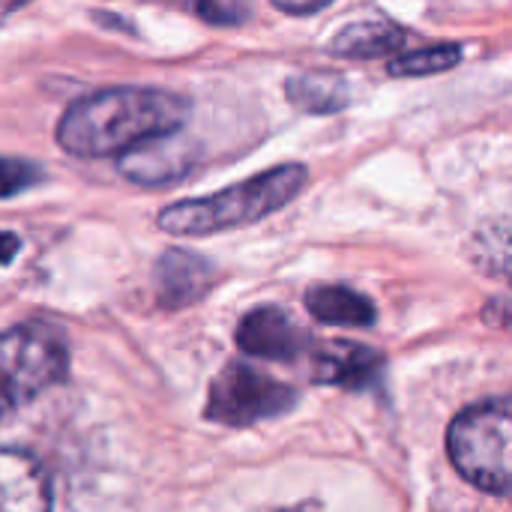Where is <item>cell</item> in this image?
<instances>
[{
  "instance_id": "cell-1",
  "label": "cell",
  "mask_w": 512,
  "mask_h": 512,
  "mask_svg": "<svg viewBox=\"0 0 512 512\" xmlns=\"http://www.w3.org/2000/svg\"><path fill=\"white\" fill-rule=\"evenodd\" d=\"M189 99L153 87H111L66 108L57 141L69 156L102 159L174 135L189 117Z\"/></svg>"
},
{
  "instance_id": "cell-2",
  "label": "cell",
  "mask_w": 512,
  "mask_h": 512,
  "mask_svg": "<svg viewBox=\"0 0 512 512\" xmlns=\"http://www.w3.org/2000/svg\"><path fill=\"white\" fill-rule=\"evenodd\" d=\"M303 186H306L303 165H279L252 180L234 183L216 195L168 204L159 213V228L174 237L240 228V225L258 222V219L282 210L288 201H294L300 195Z\"/></svg>"
},
{
  "instance_id": "cell-3",
  "label": "cell",
  "mask_w": 512,
  "mask_h": 512,
  "mask_svg": "<svg viewBox=\"0 0 512 512\" xmlns=\"http://www.w3.org/2000/svg\"><path fill=\"white\" fill-rule=\"evenodd\" d=\"M66 369L69 354L57 330L21 324L0 333V420L60 384Z\"/></svg>"
},
{
  "instance_id": "cell-4",
  "label": "cell",
  "mask_w": 512,
  "mask_h": 512,
  "mask_svg": "<svg viewBox=\"0 0 512 512\" xmlns=\"http://www.w3.org/2000/svg\"><path fill=\"white\" fill-rule=\"evenodd\" d=\"M510 402L492 399L459 414L447 435L456 471L489 495L510 492Z\"/></svg>"
},
{
  "instance_id": "cell-5",
  "label": "cell",
  "mask_w": 512,
  "mask_h": 512,
  "mask_svg": "<svg viewBox=\"0 0 512 512\" xmlns=\"http://www.w3.org/2000/svg\"><path fill=\"white\" fill-rule=\"evenodd\" d=\"M294 402L297 393L288 384L264 375L249 363H228L210 384L204 414L219 426L243 429L291 411Z\"/></svg>"
},
{
  "instance_id": "cell-6",
  "label": "cell",
  "mask_w": 512,
  "mask_h": 512,
  "mask_svg": "<svg viewBox=\"0 0 512 512\" xmlns=\"http://www.w3.org/2000/svg\"><path fill=\"white\" fill-rule=\"evenodd\" d=\"M237 345L249 357L291 363L306 348V333L276 306H261L249 312L237 327Z\"/></svg>"
},
{
  "instance_id": "cell-7",
  "label": "cell",
  "mask_w": 512,
  "mask_h": 512,
  "mask_svg": "<svg viewBox=\"0 0 512 512\" xmlns=\"http://www.w3.org/2000/svg\"><path fill=\"white\" fill-rule=\"evenodd\" d=\"M384 357L360 342H327L312 357V378L327 387L366 390L381 378Z\"/></svg>"
},
{
  "instance_id": "cell-8",
  "label": "cell",
  "mask_w": 512,
  "mask_h": 512,
  "mask_svg": "<svg viewBox=\"0 0 512 512\" xmlns=\"http://www.w3.org/2000/svg\"><path fill=\"white\" fill-rule=\"evenodd\" d=\"M0 512H51V489L42 465L0 447Z\"/></svg>"
},
{
  "instance_id": "cell-9",
  "label": "cell",
  "mask_w": 512,
  "mask_h": 512,
  "mask_svg": "<svg viewBox=\"0 0 512 512\" xmlns=\"http://www.w3.org/2000/svg\"><path fill=\"white\" fill-rule=\"evenodd\" d=\"M216 279V270L207 258L186 252V249H168L159 258L156 282H159V303L168 309H180L195 303L201 294L210 291Z\"/></svg>"
},
{
  "instance_id": "cell-10",
  "label": "cell",
  "mask_w": 512,
  "mask_h": 512,
  "mask_svg": "<svg viewBox=\"0 0 512 512\" xmlns=\"http://www.w3.org/2000/svg\"><path fill=\"white\" fill-rule=\"evenodd\" d=\"M306 309L312 318L333 327H369L375 321L372 300L345 285H312L306 291Z\"/></svg>"
},
{
  "instance_id": "cell-11",
  "label": "cell",
  "mask_w": 512,
  "mask_h": 512,
  "mask_svg": "<svg viewBox=\"0 0 512 512\" xmlns=\"http://www.w3.org/2000/svg\"><path fill=\"white\" fill-rule=\"evenodd\" d=\"M405 42V30L387 21H360L345 27L333 42L330 51L336 57H354V60H375L390 51H396Z\"/></svg>"
},
{
  "instance_id": "cell-12",
  "label": "cell",
  "mask_w": 512,
  "mask_h": 512,
  "mask_svg": "<svg viewBox=\"0 0 512 512\" xmlns=\"http://www.w3.org/2000/svg\"><path fill=\"white\" fill-rule=\"evenodd\" d=\"M168 138H171V135L156 138V141H147V144L129 150V153L120 159V171H123L126 177H132L135 183H165V180L177 177L189 162L180 159L183 144L168 156V144H171Z\"/></svg>"
},
{
  "instance_id": "cell-13",
  "label": "cell",
  "mask_w": 512,
  "mask_h": 512,
  "mask_svg": "<svg viewBox=\"0 0 512 512\" xmlns=\"http://www.w3.org/2000/svg\"><path fill=\"white\" fill-rule=\"evenodd\" d=\"M288 99L312 114H330L348 105V84L339 75H327V72H309V75H297L288 81Z\"/></svg>"
},
{
  "instance_id": "cell-14",
  "label": "cell",
  "mask_w": 512,
  "mask_h": 512,
  "mask_svg": "<svg viewBox=\"0 0 512 512\" xmlns=\"http://www.w3.org/2000/svg\"><path fill=\"white\" fill-rule=\"evenodd\" d=\"M459 60H462V45L447 42V45H429V48H420V51H405V54L393 57L387 69L396 78H417V75L447 72Z\"/></svg>"
},
{
  "instance_id": "cell-15",
  "label": "cell",
  "mask_w": 512,
  "mask_h": 512,
  "mask_svg": "<svg viewBox=\"0 0 512 512\" xmlns=\"http://www.w3.org/2000/svg\"><path fill=\"white\" fill-rule=\"evenodd\" d=\"M42 180L39 165L27 162V159H12V156H0V198H12L24 189H30L33 183Z\"/></svg>"
},
{
  "instance_id": "cell-16",
  "label": "cell",
  "mask_w": 512,
  "mask_h": 512,
  "mask_svg": "<svg viewBox=\"0 0 512 512\" xmlns=\"http://www.w3.org/2000/svg\"><path fill=\"white\" fill-rule=\"evenodd\" d=\"M195 15L210 24H243L249 18V6L243 3H198Z\"/></svg>"
},
{
  "instance_id": "cell-17",
  "label": "cell",
  "mask_w": 512,
  "mask_h": 512,
  "mask_svg": "<svg viewBox=\"0 0 512 512\" xmlns=\"http://www.w3.org/2000/svg\"><path fill=\"white\" fill-rule=\"evenodd\" d=\"M18 249H21V240L9 231H0V267L9 264L18 255Z\"/></svg>"
},
{
  "instance_id": "cell-18",
  "label": "cell",
  "mask_w": 512,
  "mask_h": 512,
  "mask_svg": "<svg viewBox=\"0 0 512 512\" xmlns=\"http://www.w3.org/2000/svg\"><path fill=\"white\" fill-rule=\"evenodd\" d=\"M276 6L288 15H312V12H321L327 3L321 0V3H309V6H300V3H276Z\"/></svg>"
}]
</instances>
